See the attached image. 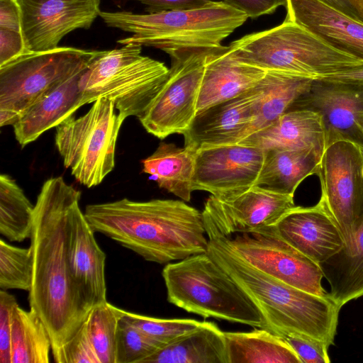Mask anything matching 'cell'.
<instances>
[{
    "mask_svg": "<svg viewBox=\"0 0 363 363\" xmlns=\"http://www.w3.org/2000/svg\"><path fill=\"white\" fill-rule=\"evenodd\" d=\"M33 260L31 248L13 246L0 240V289L29 291L32 286Z\"/></svg>",
    "mask_w": 363,
    "mask_h": 363,
    "instance_id": "cell-33",
    "label": "cell"
},
{
    "mask_svg": "<svg viewBox=\"0 0 363 363\" xmlns=\"http://www.w3.org/2000/svg\"><path fill=\"white\" fill-rule=\"evenodd\" d=\"M0 28L22 33L21 10L18 0H0Z\"/></svg>",
    "mask_w": 363,
    "mask_h": 363,
    "instance_id": "cell-42",
    "label": "cell"
},
{
    "mask_svg": "<svg viewBox=\"0 0 363 363\" xmlns=\"http://www.w3.org/2000/svg\"><path fill=\"white\" fill-rule=\"evenodd\" d=\"M17 305L13 295L6 290H0V363H11L12 319Z\"/></svg>",
    "mask_w": 363,
    "mask_h": 363,
    "instance_id": "cell-37",
    "label": "cell"
},
{
    "mask_svg": "<svg viewBox=\"0 0 363 363\" xmlns=\"http://www.w3.org/2000/svg\"><path fill=\"white\" fill-rule=\"evenodd\" d=\"M142 363H228L224 332L213 322L199 327L159 348Z\"/></svg>",
    "mask_w": 363,
    "mask_h": 363,
    "instance_id": "cell-25",
    "label": "cell"
},
{
    "mask_svg": "<svg viewBox=\"0 0 363 363\" xmlns=\"http://www.w3.org/2000/svg\"><path fill=\"white\" fill-rule=\"evenodd\" d=\"M286 20L334 50L363 62V22L318 0H286Z\"/></svg>",
    "mask_w": 363,
    "mask_h": 363,
    "instance_id": "cell-19",
    "label": "cell"
},
{
    "mask_svg": "<svg viewBox=\"0 0 363 363\" xmlns=\"http://www.w3.org/2000/svg\"><path fill=\"white\" fill-rule=\"evenodd\" d=\"M323 152L316 147L266 150L254 186L294 196L303 180L317 174Z\"/></svg>",
    "mask_w": 363,
    "mask_h": 363,
    "instance_id": "cell-24",
    "label": "cell"
},
{
    "mask_svg": "<svg viewBox=\"0 0 363 363\" xmlns=\"http://www.w3.org/2000/svg\"><path fill=\"white\" fill-rule=\"evenodd\" d=\"M84 215L101 233L158 264L207 252L208 238L201 212L184 201L120 200L86 206Z\"/></svg>",
    "mask_w": 363,
    "mask_h": 363,
    "instance_id": "cell-2",
    "label": "cell"
},
{
    "mask_svg": "<svg viewBox=\"0 0 363 363\" xmlns=\"http://www.w3.org/2000/svg\"><path fill=\"white\" fill-rule=\"evenodd\" d=\"M318 1L340 11L354 19L361 21L359 18V16H358L357 11L353 8V6H352V4H350L349 0H318Z\"/></svg>",
    "mask_w": 363,
    "mask_h": 363,
    "instance_id": "cell-44",
    "label": "cell"
},
{
    "mask_svg": "<svg viewBox=\"0 0 363 363\" xmlns=\"http://www.w3.org/2000/svg\"><path fill=\"white\" fill-rule=\"evenodd\" d=\"M104 50L57 47L28 51L0 67V111L21 116Z\"/></svg>",
    "mask_w": 363,
    "mask_h": 363,
    "instance_id": "cell-9",
    "label": "cell"
},
{
    "mask_svg": "<svg viewBox=\"0 0 363 363\" xmlns=\"http://www.w3.org/2000/svg\"><path fill=\"white\" fill-rule=\"evenodd\" d=\"M81 192L62 177L43 184L34 205L30 246L33 260L30 309L46 326L55 359L77 333L91 309L73 281L69 264L67 228Z\"/></svg>",
    "mask_w": 363,
    "mask_h": 363,
    "instance_id": "cell-1",
    "label": "cell"
},
{
    "mask_svg": "<svg viewBox=\"0 0 363 363\" xmlns=\"http://www.w3.org/2000/svg\"><path fill=\"white\" fill-rule=\"evenodd\" d=\"M276 228L286 242L318 264L345 245L339 228L318 203L311 207L296 206Z\"/></svg>",
    "mask_w": 363,
    "mask_h": 363,
    "instance_id": "cell-20",
    "label": "cell"
},
{
    "mask_svg": "<svg viewBox=\"0 0 363 363\" xmlns=\"http://www.w3.org/2000/svg\"><path fill=\"white\" fill-rule=\"evenodd\" d=\"M228 47L230 54L242 62L313 80L363 65L286 19L278 26L233 41Z\"/></svg>",
    "mask_w": 363,
    "mask_h": 363,
    "instance_id": "cell-6",
    "label": "cell"
},
{
    "mask_svg": "<svg viewBox=\"0 0 363 363\" xmlns=\"http://www.w3.org/2000/svg\"><path fill=\"white\" fill-rule=\"evenodd\" d=\"M267 72L238 60L228 46L213 50L206 59L196 114L255 87Z\"/></svg>",
    "mask_w": 363,
    "mask_h": 363,
    "instance_id": "cell-21",
    "label": "cell"
},
{
    "mask_svg": "<svg viewBox=\"0 0 363 363\" xmlns=\"http://www.w3.org/2000/svg\"><path fill=\"white\" fill-rule=\"evenodd\" d=\"M121 316V309L107 301L94 307L83 323L99 363H116Z\"/></svg>",
    "mask_w": 363,
    "mask_h": 363,
    "instance_id": "cell-32",
    "label": "cell"
},
{
    "mask_svg": "<svg viewBox=\"0 0 363 363\" xmlns=\"http://www.w3.org/2000/svg\"><path fill=\"white\" fill-rule=\"evenodd\" d=\"M284 338L291 345L300 358L301 363H328L330 362L324 342L296 334L288 335Z\"/></svg>",
    "mask_w": 363,
    "mask_h": 363,
    "instance_id": "cell-38",
    "label": "cell"
},
{
    "mask_svg": "<svg viewBox=\"0 0 363 363\" xmlns=\"http://www.w3.org/2000/svg\"><path fill=\"white\" fill-rule=\"evenodd\" d=\"M207 254L240 286L262 314L267 330L282 337L296 334L334 344L340 307L321 296L286 284L255 268L228 238L208 239Z\"/></svg>",
    "mask_w": 363,
    "mask_h": 363,
    "instance_id": "cell-3",
    "label": "cell"
},
{
    "mask_svg": "<svg viewBox=\"0 0 363 363\" xmlns=\"http://www.w3.org/2000/svg\"><path fill=\"white\" fill-rule=\"evenodd\" d=\"M80 200L70 211L67 248L70 273L77 289L91 310L107 301L105 279L106 254L99 246L94 230L82 212Z\"/></svg>",
    "mask_w": 363,
    "mask_h": 363,
    "instance_id": "cell-18",
    "label": "cell"
},
{
    "mask_svg": "<svg viewBox=\"0 0 363 363\" xmlns=\"http://www.w3.org/2000/svg\"><path fill=\"white\" fill-rule=\"evenodd\" d=\"M141 51L142 45L130 43L104 50L96 58L79 82L86 104L106 98L125 119L139 118L164 85L169 70Z\"/></svg>",
    "mask_w": 363,
    "mask_h": 363,
    "instance_id": "cell-7",
    "label": "cell"
},
{
    "mask_svg": "<svg viewBox=\"0 0 363 363\" xmlns=\"http://www.w3.org/2000/svg\"><path fill=\"white\" fill-rule=\"evenodd\" d=\"M291 109H308L320 114L325 147L342 140L363 147V135L356 125L363 112V82L313 80Z\"/></svg>",
    "mask_w": 363,
    "mask_h": 363,
    "instance_id": "cell-16",
    "label": "cell"
},
{
    "mask_svg": "<svg viewBox=\"0 0 363 363\" xmlns=\"http://www.w3.org/2000/svg\"><path fill=\"white\" fill-rule=\"evenodd\" d=\"M112 101L100 98L90 109L55 128V141L64 166L84 186L100 184L115 167L117 138L125 118Z\"/></svg>",
    "mask_w": 363,
    "mask_h": 363,
    "instance_id": "cell-8",
    "label": "cell"
},
{
    "mask_svg": "<svg viewBox=\"0 0 363 363\" xmlns=\"http://www.w3.org/2000/svg\"><path fill=\"white\" fill-rule=\"evenodd\" d=\"M241 144L269 149H325L321 116L308 109H290L268 127L241 141Z\"/></svg>",
    "mask_w": 363,
    "mask_h": 363,
    "instance_id": "cell-23",
    "label": "cell"
},
{
    "mask_svg": "<svg viewBox=\"0 0 363 363\" xmlns=\"http://www.w3.org/2000/svg\"><path fill=\"white\" fill-rule=\"evenodd\" d=\"M26 52L21 33L0 28V67Z\"/></svg>",
    "mask_w": 363,
    "mask_h": 363,
    "instance_id": "cell-40",
    "label": "cell"
},
{
    "mask_svg": "<svg viewBox=\"0 0 363 363\" xmlns=\"http://www.w3.org/2000/svg\"><path fill=\"white\" fill-rule=\"evenodd\" d=\"M313 81L307 77L267 70L260 82L262 93L248 136L268 127L290 110L310 89Z\"/></svg>",
    "mask_w": 363,
    "mask_h": 363,
    "instance_id": "cell-29",
    "label": "cell"
},
{
    "mask_svg": "<svg viewBox=\"0 0 363 363\" xmlns=\"http://www.w3.org/2000/svg\"><path fill=\"white\" fill-rule=\"evenodd\" d=\"M320 79L335 82H363V65L353 69L327 76Z\"/></svg>",
    "mask_w": 363,
    "mask_h": 363,
    "instance_id": "cell-43",
    "label": "cell"
},
{
    "mask_svg": "<svg viewBox=\"0 0 363 363\" xmlns=\"http://www.w3.org/2000/svg\"><path fill=\"white\" fill-rule=\"evenodd\" d=\"M196 151L162 142L156 150L142 161L143 172L158 186L184 201L191 199Z\"/></svg>",
    "mask_w": 363,
    "mask_h": 363,
    "instance_id": "cell-26",
    "label": "cell"
},
{
    "mask_svg": "<svg viewBox=\"0 0 363 363\" xmlns=\"http://www.w3.org/2000/svg\"><path fill=\"white\" fill-rule=\"evenodd\" d=\"M122 315L146 335L162 345L173 341L203 323L194 319L157 318L124 310H122Z\"/></svg>",
    "mask_w": 363,
    "mask_h": 363,
    "instance_id": "cell-35",
    "label": "cell"
},
{
    "mask_svg": "<svg viewBox=\"0 0 363 363\" xmlns=\"http://www.w3.org/2000/svg\"><path fill=\"white\" fill-rule=\"evenodd\" d=\"M99 16L108 26L133 33L118 43H138L165 52L186 47H221L223 40L248 18L222 1L197 9L147 14L101 11Z\"/></svg>",
    "mask_w": 363,
    "mask_h": 363,
    "instance_id": "cell-4",
    "label": "cell"
},
{
    "mask_svg": "<svg viewBox=\"0 0 363 363\" xmlns=\"http://www.w3.org/2000/svg\"><path fill=\"white\" fill-rule=\"evenodd\" d=\"M34 206L16 181L6 174L0 176V233L11 242L30 238Z\"/></svg>",
    "mask_w": 363,
    "mask_h": 363,
    "instance_id": "cell-31",
    "label": "cell"
},
{
    "mask_svg": "<svg viewBox=\"0 0 363 363\" xmlns=\"http://www.w3.org/2000/svg\"><path fill=\"white\" fill-rule=\"evenodd\" d=\"M164 345L132 325L122 315L121 309L116 334V363H142Z\"/></svg>",
    "mask_w": 363,
    "mask_h": 363,
    "instance_id": "cell-34",
    "label": "cell"
},
{
    "mask_svg": "<svg viewBox=\"0 0 363 363\" xmlns=\"http://www.w3.org/2000/svg\"><path fill=\"white\" fill-rule=\"evenodd\" d=\"M147 6L149 13L186 10L203 7L211 0H135Z\"/></svg>",
    "mask_w": 363,
    "mask_h": 363,
    "instance_id": "cell-41",
    "label": "cell"
},
{
    "mask_svg": "<svg viewBox=\"0 0 363 363\" xmlns=\"http://www.w3.org/2000/svg\"><path fill=\"white\" fill-rule=\"evenodd\" d=\"M162 274L170 303L203 318L267 329L259 308L207 252L169 263Z\"/></svg>",
    "mask_w": 363,
    "mask_h": 363,
    "instance_id": "cell-5",
    "label": "cell"
},
{
    "mask_svg": "<svg viewBox=\"0 0 363 363\" xmlns=\"http://www.w3.org/2000/svg\"><path fill=\"white\" fill-rule=\"evenodd\" d=\"M356 125L363 135V112L356 119Z\"/></svg>",
    "mask_w": 363,
    "mask_h": 363,
    "instance_id": "cell-46",
    "label": "cell"
},
{
    "mask_svg": "<svg viewBox=\"0 0 363 363\" xmlns=\"http://www.w3.org/2000/svg\"><path fill=\"white\" fill-rule=\"evenodd\" d=\"M316 175L318 203L333 218L348 246L363 220V147L349 140L326 146Z\"/></svg>",
    "mask_w": 363,
    "mask_h": 363,
    "instance_id": "cell-11",
    "label": "cell"
},
{
    "mask_svg": "<svg viewBox=\"0 0 363 363\" xmlns=\"http://www.w3.org/2000/svg\"><path fill=\"white\" fill-rule=\"evenodd\" d=\"M228 240L234 250L255 268L295 288L328 296L321 285L323 274L319 264L286 242L276 225Z\"/></svg>",
    "mask_w": 363,
    "mask_h": 363,
    "instance_id": "cell-12",
    "label": "cell"
},
{
    "mask_svg": "<svg viewBox=\"0 0 363 363\" xmlns=\"http://www.w3.org/2000/svg\"><path fill=\"white\" fill-rule=\"evenodd\" d=\"M264 155V150L241 143L199 149L191 189L218 198L242 192L255 185Z\"/></svg>",
    "mask_w": 363,
    "mask_h": 363,
    "instance_id": "cell-14",
    "label": "cell"
},
{
    "mask_svg": "<svg viewBox=\"0 0 363 363\" xmlns=\"http://www.w3.org/2000/svg\"><path fill=\"white\" fill-rule=\"evenodd\" d=\"M222 1L251 18L272 13L278 7L286 5V0H222Z\"/></svg>",
    "mask_w": 363,
    "mask_h": 363,
    "instance_id": "cell-39",
    "label": "cell"
},
{
    "mask_svg": "<svg viewBox=\"0 0 363 363\" xmlns=\"http://www.w3.org/2000/svg\"><path fill=\"white\" fill-rule=\"evenodd\" d=\"M319 266L330 286L329 296L340 308L363 296V220L350 244Z\"/></svg>",
    "mask_w": 363,
    "mask_h": 363,
    "instance_id": "cell-27",
    "label": "cell"
},
{
    "mask_svg": "<svg viewBox=\"0 0 363 363\" xmlns=\"http://www.w3.org/2000/svg\"><path fill=\"white\" fill-rule=\"evenodd\" d=\"M50 352L51 337L41 318L17 305L12 319L11 363H48Z\"/></svg>",
    "mask_w": 363,
    "mask_h": 363,
    "instance_id": "cell-30",
    "label": "cell"
},
{
    "mask_svg": "<svg viewBox=\"0 0 363 363\" xmlns=\"http://www.w3.org/2000/svg\"><path fill=\"white\" fill-rule=\"evenodd\" d=\"M54 361L56 363H99L83 324Z\"/></svg>",
    "mask_w": 363,
    "mask_h": 363,
    "instance_id": "cell-36",
    "label": "cell"
},
{
    "mask_svg": "<svg viewBox=\"0 0 363 363\" xmlns=\"http://www.w3.org/2000/svg\"><path fill=\"white\" fill-rule=\"evenodd\" d=\"M357 11L359 19L363 22V0H349Z\"/></svg>",
    "mask_w": 363,
    "mask_h": 363,
    "instance_id": "cell-45",
    "label": "cell"
},
{
    "mask_svg": "<svg viewBox=\"0 0 363 363\" xmlns=\"http://www.w3.org/2000/svg\"><path fill=\"white\" fill-rule=\"evenodd\" d=\"M296 206L294 196L253 186L231 196L211 195L201 213L208 238L212 239L275 225Z\"/></svg>",
    "mask_w": 363,
    "mask_h": 363,
    "instance_id": "cell-13",
    "label": "cell"
},
{
    "mask_svg": "<svg viewBox=\"0 0 363 363\" xmlns=\"http://www.w3.org/2000/svg\"><path fill=\"white\" fill-rule=\"evenodd\" d=\"M84 71L65 81L21 116L13 126L16 139L22 147L35 141L48 130L56 128L86 104L79 86Z\"/></svg>",
    "mask_w": 363,
    "mask_h": 363,
    "instance_id": "cell-22",
    "label": "cell"
},
{
    "mask_svg": "<svg viewBox=\"0 0 363 363\" xmlns=\"http://www.w3.org/2000/svg\"><path fill=\"white\" fill-rule=\"evenodd\" d=\"M28 51L58 47L70 32L88 29L101 12L100 0H18Z\"/></svg>",
    "mask_w": 363,
    "mask_h": 363,
    "instance_id": "cell-15",
    "label": "cell"
},
{
    "mask_svg": "<svg viewBox=\"0 0 363 363\" xmlns=\"http://www.w3.org/2000/svg\"><path fill=\"white\" fill-rule=\"evenodd\" d=\"M224 334L228 363H301L284 337L267 329Z\"/></svg>",
    "mask_w": 363,
    "mask_h": 363,
    "instance_id": "cell-28",
    "label": "cell"
},
{
    "mask_svg": "<svg viewBox=\"0 0 363 363\" xmlns=\"http://www.w3.org/2000/svg\"><path fill=\"white\" fill-rule=\"evenodd\" d=\"M216 48L186 47L167 52L171 58L167 79L138 118L147 132L164 139L189 130L196 116L206 59Z\"/></svg>",
    "mask_w": 363,
    "mask_h": 363,
    "instance_id": "cell-10",
    "label": "cell"
},
{
    "mask_svg": "<svg viewBox=\"0 0 363 363\" xmlns=\"http://www.w3.org/2000/svg\"><path fill=\"white\" fill-rule=\"evenodd\" d=\"M262 93L259 82L243 94L196 114L189 130L183 134L184 146L197 151L206 147L237 144L245 140L255 120Z\"/></svg>",
    "mask_w": 363,
    "mask_h": 363,
    "instance_id": "cell-17",
    "label": "cell"
}]
</instances>
